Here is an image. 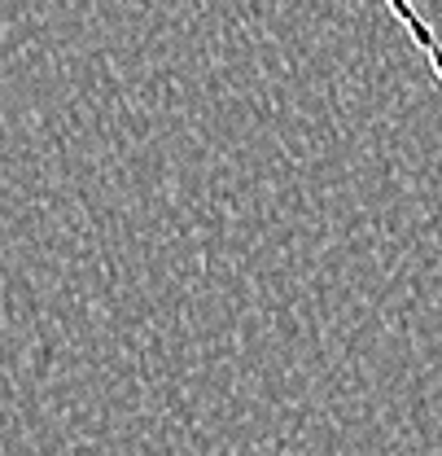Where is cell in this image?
<instances>
[{
    "label": "cell",
    "instance_id": "1",
    "mask_svg": "<svg viewBox=\"0 0 442 456\" xmlns=\"http://www.w3.org/2000/svg\"><path fill=\"white\" fill-rule=\"evenodd\" d=\"M386 4L442 84V0H386Z\"/></svg>",
    "mask_w": 442,
    "mask_h": 456
}]
</instances>
